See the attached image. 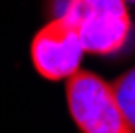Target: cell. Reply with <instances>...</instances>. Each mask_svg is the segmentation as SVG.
Masks as SVG:
<instances>
[{
  "label": "cell",
  "instance_id": "cell-1",
  "mask_svg": "<svg viewBox=\"0 0 135 133\" xmlns=\"http://www.w3.org/2000/svg\"><path fill=\"white\" fill-rule=\"evenodd\" d=\"M53 17L70 22L84 53L111 56L130 39V15L126 0H60Z\"/></svg>",
  "mask_w": 135,
  "mask_h": 133
},
{
  "label": "cell",
  "instance_id": "cell-2",
  "mask_svg": "<svg viewBox=\"0 0 135 133\" xmlns=\"http://www.w3.org/2000/svg\"><path fill=\"white\" fill-rule=\"evenodd\" d=\"M65 99L82 133H135L116 99L113 85L89 70H77L68 77Z\"/></svg>",
  "mask_w": 135,
  "mask_h": 133
},
{
  "label": "cell",
  "instance_id": "cell-3",
  "mask_svg": "<svg viewBox=\"0 0 135 133\" xmlns=\"http://www.w3.org/2000/svg\"><path fill=\"white\" fill-rule=\"evenodd\" d=\"M31 65L46 80H68L73 73L80 70L84 56L82 41L70 22L63 17H53L46 27H41L31 39L29 46Z\"/></svg>",
  "mask_w": 135,
  "mask_h": 133
},
{
  "label": "cell",
  "instance_id": "cell-4",
  "mask_svg": "<svg viewBox=\"0 0 135 133\" xmlns=\"http://www.w3.org/2000/svg\"><path fill=\"white\" fill-rule=\"evenodd\" d=\"M113 92H116V99L121 104L130 128L135 131V68L128 70L126 75H121L113 82Z\"/></svg>",
  "mask_w": 135,
  "mask_h": 133
},
{
  "label": "cell",
  "instance_id": "cell-5",
  "mask_svg": "<svg viewBox=\"0 0 135 133\" xmlns=\"http://www.w3.org/2000/svg\"><path fill=\"white\" fill-rule=\"evenodd\" d=\"M133 3H135V0H133Z\"/></svg>",
  "mask_w": 135,
  "mask_h": 133
}]
</instances>
